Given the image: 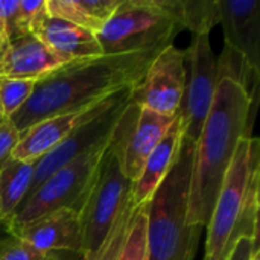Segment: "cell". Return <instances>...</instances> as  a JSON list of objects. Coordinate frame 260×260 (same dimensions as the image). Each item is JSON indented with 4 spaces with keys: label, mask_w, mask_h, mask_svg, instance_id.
Segmentation results:
<instances>
[{
    "label": "cell",
    "mask_w": 260,
    "mask_h": 260,
    "mask_svg": "<svg viewBox=\"0 0 260 260\" xmlns=\"http://www.w3.org/2000/svg\"><path fill=\"white\" fill-rule=\"evenodd\" d=\"M161 50L99 55L64 62L35 82L30 98L9 122L23 133L40 120L93 107L122 88L134 87Z\"/></svg>",
    "instance_id": "6da1fadb"
},
{
    "label": "cell",
    "mask_w": 260,
    "mask_h": 260,
    "mask_svg": "<svg viewBox=\"0 0 260 260\" xmlns=\"http://www.w3.org/2000/svg\"><path fill=\"white\" fill-rule=\"evenodd\" d=\"M254 114L256 104L241 84L232 79L216 84L210 111L195 143L187 210L190 225L207 227L238 143L251 137Z\"/></svg>",
    "instance_id": "7a4b0ae2"
},
{
    "label": "cell",
    "mask_w": 260,
    "mask_h": 260,
    "mask_svg": "<svg viewBox=\"0 0 260 260\" xmlns=\"http://www.w3.org/2000/svg\"><path fill=\"white\" fill-rule=\"evenodd\" d=\"M259 139H241L207 224L203 260H229L242 238L259 242Z\"/></svg>",
    "instance_id": "3957f363"
},
{
    "label": "cell",
    "mask_w": 260,
    "mask_h": 260,
    "mask_svg": "<svg viewBox=\"0 0 260 260\" xmlns=\"http://www.w3.org/2000/svg\"><path fill=\"white\" fill-rule=\"evenodd\" d=\"M195 143L181 140L178 154L145 206L146 260H193L203 229L187 221Z\"/></svg>",
    "instance_id": "277c9868"
},
{
    "label": "cell",
    "mask_w": 260,
    "mask_h": 260,
    "mask_svg": "<svg viewBox=\"0 0 260 260\" xmlns=\"http://www.w3.org/2000/svg\"><path fill=\"white\" fill-rule=\"evenodd\" d=\"M181 30L165 0H120L96 38L104 55H117L165 49Z\"/></svg>",
    "instance_id": "5b68a950"
},
{
    "label": "cell",
    "mask_w": 260,
    "mask_h": 260,
    "mask_svg": "<svg viewBox=\"0 0 260 260\" xmlns=\"http://www.w3.org/2000/svg\"><path fill=\"white\" fill-rule=\"evenodd\" d=\"M107 148L88 152L52 174L8 221L9 232L56 210L69 209L79 215L98 175L99 163Z\"/></svg>",
    "instance_id": "8992f818"
},
{
    "label": "cell",
    "mask_w": 260,
    "mask_h": 260,
    "mask_svg": "<svg viewBox=\"0 0 260 260\" xmlns=\"http://www.w3.org/2000/svg\"><path fill=\"white\" fill-rule=\"evenodd\" d=\"M131 186L133 183L122 174L116 157L107 146L90 195L79 212L81 251L87 260L94 259L105 244L113 225L131 200Z\"/></svg>",
    "instance_id": "52a82bcc"
},
{
    "label": "cell",
    "mask_w": 260,
    "mask_h": 260,
    "mask_svg": "<svg viewBox=\"0 0 260 260\" xmlns=\"http://www.w3.org/2000/svg\"><path fill=\"white\" fill-rule=\"evenodd\" d=\"M131 88L133 87L122 88L102 113L79 123L67 134V137L59 145H56L50 152L37 160L34 180L26 198H29L58 169L88 152L108 146L117 120L122 116L125 107L129 104Z\"/></svg>",
    "instance_id": "ba28073f"
},
{
    "label": "cell",
    "mask_w": 260,
    "mask_h": 260,
    "mask_svg": "<svg viewBox=\"0 0 260 260\" xmlns=\"http://www.w3.org/2000/svg\"><path fill=\"white\" fill-rule=\"evenodd\" d=\"M177 116H163L131 102L125 107L110 139L108 151L116 157L122 174L131 183L139 178L149 154Z\"/></svg>",
    "instance_id": "9c48e42d"
},
{
    "label": "cell",
    "mask_w": 260,
    "mask_h": 260,
    "mask_svg": "<svg viewBox=\"0 0 260 260\" xmlns=\"http://www.w3.org/2000/svg\"><path fill=\"white\" fill-rule=\"evenodd\" d=\"M186 87L180 107L183 137L197 143L216 91V56L209 34H195L184 50Z\"/></svg>",
    "instance_id": "30bf717a"
},
{
    "label": "cell",
    "mask_w": 260,
    "mask_h": 260,
    "mask_svg": "<svg viewBox=\"0 0 260 260\" xmlns=\"http://www.w3.org/2000/svg\"><path fill=\"white\" fill-rule=\"evenodd\" d=\"M186 87L184 50L174 44L165 47L131 88L129 102L163 116H177Z\"/></svg>",
    "instance_id": "8fae6325"
},
{
    "label": "cell",
    "mask_w": 260,
    "mask_h": 260,
    "mask_svg": "<svg viewBox=\"0 0 260 260\" xmlns=\"http://www.w3.org/2000/svg\"><path fill=\"white\" fill-rule=\"evenodd\" d=\"M119 91L85 110L53 116L29 126L26 131L20 133V139L11 152V158L21 161H37L38 158L50 152L56 145H59L67 137V134L79 123L102 113L113 102Z\"/></svg>",
    "instance_id": "7c38bea8"
},
{
    "label": "cell",
    "mask_w": 260,
    "mask_h": 260,
    "mask_svg": "<svg viewBox=\"0 0 260 260\" xmlns=\"http://www.w3.org/2000/svg\"><path fill=\"white\" fill-rule=\"evenodd\" d=\"M218 6L225 46L241 53L251 69L260 72V2L218 0Z\"/></svg>",
    "instance_id": "4fadbf2b"
},
{
    "label": "cell",
    "mask_w": 260,
    "mask_h": 260,
    "mask_svg": "<svg viewBox=\"0 0 260 260\" xmlns=\"http://www.w3.org/2000/svg\"><path fill=\"white\" fill-rule=\"evenodd\" d=\"M11 233L44 254L50 251H81L82 245L79 215L69 209L44 215Z\"/></svg>",
    "instance_id": "5bb4252c"
},
{
    "label": "cell",
    "mask_w": 260,
    "mask_h": 260,
    "mask_svg": "<svg viewBox=\"0 0 260 260\" xmlns=\"http://www.w3.org/2000/svg\"><path fill=\"white\" fill-rule=\"evenodd\" d=\"M30 34L62 62L104 55L96 34L49 14L32 26Z\"/></svg>",
    "instance_id": "9a60e30c"
},
{
    "label": "cell",
    "mask_w": 260,
    "mask_h": 260,
    "mask_svg": "<svg viewBox=\"0 0 260 260\" xmlns=\"http://www.w3.org/2000/svg\"><path fill=\"white\" fill-rule=\"evenodd\" d=\"M64 64L34 34L8 41L0 55V78L38 81Z\"/></svg>",
    "instance_id": "2e32d148"
},
{
    "label": "cell",
    "mask_w": 260,
    "mask_h": 260,
    "mask_svg": "<svg viewBox=\"0 0 260 260\" xmlns=\"http://www.w3.org/2000/svg\"><path fill=\"white\" fill-rule=\"evenodd\" d=\"M183 140V128L180 113L171 128L166 131L163 139L149 154L139 178L131 186V200L136 206L146 204L160 183L166 178Z\"/></svg>",
    "instance_id": "e0dca14e"
},
{
    "label": "cell",
    "mask_w": 260,
    "mask_h": 260,
    "mask_svg": "<svg viewBox=\"0 0 260 260\" xmlns=\"http://www.w3.org/2000/svg\"><path fill=\"white\" fill-rule=\"evenodd\" d=\"M120 0H46L49 15L98 34L117 9Z\"/></svg>",
    "instance_id": "ac0fdd59"
},
{
    "label": "cell",
    "mask_w": 260,
    "mask_h": 260,
    "mask_svg": "<svg viewBox=\"0 0 260 260\" xmlns=\"http://www.w3.org/2000/svg\"><path fill=\"white\" fill-rule=\"evenodd\" d=\"M37 161L8 158L0 165V219L9 221L24 201L35 172Z\"/></svg>",
    "instance_id": "d6986e66"
},
{
    "label": "cell",
    "mask_w": 260,
    "mask_h": 260,
    "mask_svg": "<svg viewBox=\"0 0 260 260\" xmlns=\"http://www.w3.org/2000/svg\"><path fill=\"white\" fill-rule=\"evenodd\" d=\"M181 29L195 34H210L219 24L218 0H165Z\"/></svg>",
    "instance_id": "ffe728a7"
},
{
    "label": "cell",
    "mask_w": 260,
    "mask_h": 260,
    "mask_svg": "<svg viewBox=\"0 0 260 260\" xmlns=\"http://www.w3.org/2000/svg\"><path fill=\"white\" fill-rule=\"evenodd\" d=\"M34 87L35 81L0 78V107L8 119L27 102Z\"/></svg>",
    "instance_id": "44dd1931"
},
{
    "label": "cell",
    "mask_w": 260,
    "mask_h": 260,
    "mask_svg": "<svg viewBox=\"0 0 260 260\" xmlns=\"http://www.w3.org/2000/svg\"><path fill=\"white\" fill-rule=\"evenodd\" d=\"M0 34L8 41L29 34L20 21L18 0H0Z\"/></svg>",
    "instance_id": "7402d4cb"
},
{
    "label": "cell",
    "mask_w": 260,
    "mask_h": 260,
    "mask_svg": "<svg viewBox=\"0 0 260 260\" xmlns=\"http://www.w3.org/2000/svg\"><path fill=\"white\" fill-rule=\"evenodd\" d=\"M46 254L35 250L29 244L12 238L0 248V260H44Z\"/></svg>",
    "instance_id": "603a6c76"
},
{
    "label": "cell",
    "mask_w": 260,
    "mask_h": 260,
    "mask_svg": "<svg viewBox=\"0 0 260 260\" xmlns=\"http://www.w3.org/2000/svg\"><path fill=\"white\" fill-rule=\"evenodd\" d=\"M18 11H20V21L23 27L30 32L32 26L47 14L46 0L32 2V0H18Z\"/></svg>",
    "instance_id": "cb8c5ba5"
},
{
    "label": "cell",
    "mask_w": 260,
    "mask_h": 260,
    "mask_svg": "<svg viewBox=\"0 0 260 260\" xmlns=\"http://www.w3.org/2000/svg\"><path fill=\"white\" fill-rule=\"evenodd\" d=\"M20 139V133L9 122V119L0 123V165H3L9 157L12 149L15 148Z\"/></svg>",
    "instance_id": "d4e9b609"
},
{
    "label": "cell",
    "mask_w": 260,
    "mask_h": 260,
    "mask_svg": "<svg viewBox=\"0 0 260 260\" xmlns=\"http://www.w3.org/2000/svg\"><path fill=\"white\" fill-rule=\"evenodd\" d=\"M251 254H253V241L248 238H242L235 251L232 253L229 260H251Z\"/></svg>",
    "instance_id": "484cf974"
},
{
    "label": "cell",
    "mask_w": 260,
    "mask_h": 260,
    "mask_svg": "<svg viewBox=\"0 0 260 260\" xmlns=\"http://www.w3.org/2000/svg\"><path fill=\"white\" fill-rule=\"evenodd\" d=\"M44 260H87L82 251H50Z\"/></svg>",
    "instance_id": "4316f807"
},
{
    "label": "cell",
    "mask_w": 260,
    "mask_h": 260,
    "mask_svg": "<svg viewBox=\"0 0 260 260\" xmlns=\"http://www.w3.org/2000/svg\"><path fill=\"white\" fill-rule=\"evenodd\" d=\"M12 233L9 232V227H8V222L6 221H0V248L8 244L11 239H12Z\"/></svg>",
    "instance_id": "83f0119b"
},
{
    "label": "cell",
    "mask_w": 260,
    "mask_h": 260,
    "mask_svg": "<svg viewBox=\"0 0 260 260\" xmlns=\"http://www.w3.org/2000/svg\"><path fill=\"white\" fill-rule=\"evenodd\" d=\"M6 44H8V40L0 34V55L3 53V50H5V47H6Z\"/></svg>",
    "instance_id": "f1b7e54d"
},
{
    "label": "cell",
    "mask_w": 260,
    "mask_h": 260,
    "mask_svg": "<svg viewBox=\"0 0 260 260\" xmlns=\"http://www.w3.org/2000/svg\"><path fill=\"white\" fill-rule=\"evenodd\" d=\"M251 260H260V251H253Z\"/></svg>",
    "instance_id": "f546056e"
},
{
    "label": "cell",
    "mask_w": 260,
    "mask_h": 260,
    "mask_svg": "<svg viewBox=\"0 0 260 260\" xmlns=\"http://www.w3.org/2000/svg\"><path fill=\"white\" fill-rule=\"evenodd\" d=\"M6 119H8V117L3 114V110H2V107H0V123H2L3 120H6Z\"/></svg>",
    "instance_id": "4dcf8cb0"
},
{
    "label": "cell",
    "mask_w": 260,
    "mask_h": 260,
    "mask_svg": "<svg viewBox=\"0 0 260 260\" xmlns=\"http://www.w3.org/2000/svg\"><path fill=\"white\" fill-rule=\"evenodd\" d=\"M0 221H2V219H0Z\"/></svg>",
    "instance_id": "1f68e13d"
}]
</instances>
